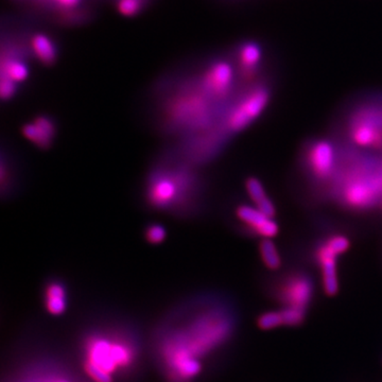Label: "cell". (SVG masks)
Here are the masks:
<instances>
[{"mask_svg":"<svg viewBox=\"0 0 382 382\" xmlns=\"http://www.w3.org/2000/svg\"><path fill=\"white\" fill-rule=\"evenodd\" d=\"M16 83L8 78L1 77L0 81V95L4 100H10L16 94Z\"/></svg>","mask_w":382,"mask_h":382,"instance_id":"25","label":"cell"},{"mask_svg":"<svg viewBox=\"0 0 382 382\" xmlns=\"http://www.w3.org/2000/svg\"><path fill=\"white\" fill-rule=\"evenodd\" d=\"M340 154L331 140L318 138L306 145L303 155L304 168L310 180L320 186L331 190Z\"/></svg>","mask_w":382,"mask_h":382,"instance_id":"7","label":"cell"},{"mask_svg":"<svg viewBox=\"0 0 382 382\" xmlns=\"http://www.w3.org/2000/svg\"><path fill=\"white\" fill-rule=\"evenodd\" d=\"M270 99L271 91L268 86L264 84L253 86L227 110L218 121L219 125L229 136L244 131L262 116Z\"/></svg>","mask_w":382,"mask_h":382,"instance_id":"5","label":"cell"},{"mask_svg":"<svg viewBox=\"0 0 382 382\" xmlns=\"http://www.w3.org/2000/svg\"><path fill=\"white\" fill-rule=\"evenodd\" d=\"M262 58V49L257 43L249 42L243 44L239 50V62L244 77L255 75L258 65Z\"/></svg>","mask_w":382,"mask_h":382,"instance_id":"16","label":"cell"},{"mask_svg":"<svg viewBox=\"0 0 382 382\" xmlns=\"http://www.w3.org/2000/svg\"><path fill=\"white\" fill-rule=\"evenodd\" d=\"M351 247L349 236L334 233L318 242L314 247V258L321 273L323 289L329 296L339 291L338 259Z\"/></svg>","mask_w":382,"mask_h":382,"instance_id":"6","label":"cell"},{"mask_svg":"<svg viewBox=\"0 0 382 382\" xmlns=\"http://www.w3.org/2000/svg\"><path fill=\"white\" fill-rule=\"evenodd\" d=\"M170 366L182 378L195 376L201 370V364L192 357L187 349H177L171 353Z\"/></svg>","mask_w":382,"mask_h":382,"instance_id":"14","label":"cell"},{"mask_svg":"<svg viewBox=\"0 0 382 382\" xmlns=\"http://www.w3.org/2000/svg\"><path fill=\"white\" fill-rule=\"evenodd\" d=\"M52 1H53V0H52Z\"/></svg>","mask_w":382,"mask_h":382,"instance_id":"28","label":"cell"},{"mask_svg":"<svg viewBox=\"0 0 382 382\" xmlns=\"http://www.w3.org/2000/svg\"><path fill=\"white\" fill-rule=\"evenodd\" d=\"M86 372L88 373L93 379H95L97 382H112V377L110 374L106 373L105 371L102 368H98L95 364L91 363V362H86Z\"/></svg>","mask_w":382,"mask_h":382,"instance_id":"24","label":"cell"},{"mask_svg":"<svg viewBox=\"0 0 382 382\" xmlns=\"http://www.w3.org/2000/svg\"><path fill=\"white\" fill-rule=\"evenodd\" d=\"M88 362L95 364L108 374H112L118 368L113 357L112 343L102 339H96L91 343Z\"/></svg>","mask_w":382,"mask_h":382,"instance_id":"12","label":"cell"},{"mask_svg":"<svg viewBox=\"0 0 382 382\" xmlns=\"http://www.w3.org/2000/svg\"><path fill=\"white\" fill-rule=\"evenodd\" d=\"M273 292L283 307L306 310L314 297V281L307 273L295 271L282 277Z\"/></svg>","mask_w":382,"mask_h":382,"instance_id":"8","label":"cell"},{"mask_svg":"<svg viewBox=\"0 0 382 382\" xmlns=\"http://www.w3.org/2000/svg\"><path fill=\"white\" fill-rule=\"evenodd\" d=\"M142 9V0H119L118 10L123 16L131 17Z\"/></svg>","mask_w":382,"mask_h":382,"instance_id":"23","label":"cell"},{"mask_svg":"<svg viewBox=\"0 0 382 382\" xmlns=\"http://www.w3.org/2000/svg\"><path fill=\"white\" fill-rule=\"evenodd\" d=\"M216 104L202 88L177 93L165 105L164 127L171 133L182 134L183 138L204 131L217 123Z\"/></svg>","mask_w":382,"mask_h":382,"instance_id":"3","label":"cell"},{"mask_svg":"<svg viewBox=\"0 0 382 382\" xmlns=\"http://www.w3.org/2000/svg\"><path fill=\"white\" fill-rule=\"evenodd\" d=\"M201 191V179L195 166L177 156L164 160L150 172L145 201L155 210L187 214L195 210Z\"/></svg>","mask_w":382,"mask_h":382,"instance_id":"1","label":"cell"},{"mask_svg":"<svg viewBox=\"0 0 382 382\" xmlns=\"http://www.w3.org/2000/svg\"><path fill=\"white\" fill-rule=\"evenodd\" d=\"M235 215L249 235L262 239H272L279 235V227L274 218L260 212L255 206L239 205Z\"/></svg>","mask_w":382,"mask_h":382,"instance_id":"10","label":"cell"},{"mask_svg":"<svg viewBox=\"0 0 382 382\" xmlns=\"http://www.w3.org/2000/svg\"><path fill=\"white\" fill-rule=\"evenodd\" d=\"M283 324L286 326H299L305 321L306 310L299 308L283 307L281 310Z\"/></svg>","mask_w":382,"mask_h":382,"instance_id":"21","label":"cell"},{"mask_svg":"<svg viewBox=\"0 0 382 382\" xmlns=\"http://www.w3.org/2000/svg\"><path fill=\"white\" fill-rule=\"evenodd\" d=\"M257 325L262 331H270V329L282 326L284 324L281 310L264 312V314H260L259 318L257 319Z\"/></svg>","mask_w":382,"mask_h":382,"instance_id":"20","label":"cell"},{"mask_svg":"<svg viewBox=\"0 0 382 382\" xmlns=\"http://www.w3.org/2000/svg\"><path fill=\"white\" fill-rule=\"evenodd\" d=\"M259 254L267 269L277 271L282 267V257L272 239H262L259 244Z\"/></svg>","mask_w":382,"mask_h":382,"instance_id":"19","label":"cell"},{"mask_svg":"<svg viewBox=\"0 0 382 382\" xmlns=\"http://www.w3.org/2000/svg\"><path fill=\"white\" fill-rule=\"evenodd\" d=\"M342 207L364 212L381 206L382 175L379 160L363 154H345L339 160L338 170L331 190Z\"/></svg>","mask_w":382,"mask_h":382,"instance_id":"2","label":"cell"},{"mask_svg":"<svg viewBox=\"0 0 382 382\" xmlns=\"http://www.w3.org/2000/svg\"><path fill=\"white\" fill-rule=\"evenodd\" d=\"M21 133L26 140L40 149H48L56 138V123L50 117L42 115L26 123L21 129Z\"/></svg>","mask_w":382,"mask_h":382,"instance_id":"11","label":"cell"},{"mask_svg":"<svg viewBox=\"0 0 382 382\" xmlns=\"http://www.w3.org/2000/svg\"><path fill=\"white\" fill-rule=\"evenodd\" d=\"M245 190H247V195L256 208H258L264 214L268 215L269 217L274 218L275 215H277V207L264 190L262 182L257 177L247 179Z\"/></svg>","mask_w":382,"mask_h":382,"instance_id":"13","label":"cell"},{"mask_svg":"<svg viewBox=\"0 0 382 382\" xmlns=\"http://www.w3.org/2000/svg\"><path fill=\"white\" fill-rule=\"evenodd\" d=\"M53 1L58 4V8L71 10L79 6L81 0H53Z\"/></svg>","mask_w":382,"mask_h":382,"instance_id":"26","label":"cell"},{"mask_svg":"<svg viewBox=\"0 0 382 382\" xmlns=\"http://www.w3.org/2000/svg\"><path fill=\"white\" fill-rule=\"evenodd\" d=\"M29 75L27 65L19 58H2L1 77L8 78L15 83L25 81Z\"/></svg>","mask_w":382,"mask_h":382,"instance_id":"18","label":"cell"},{"mask_svg":"<svg viewBox=\"0 0 382 382\" xmlns=\"http://www.w3.org/2000/svg\"><path fill=\"white\" fill-rule=\"evenodd\" d=\"M345 127L351 145L368 151H382V100L358 104L349 113Z\"/></svg>","mask_w":382,"mask_h":382,"instance_id":"4","label":"cell"},{"mask_svg":"<svg viewBox=\"0 0 382 382\" xmlns=\"http://www.w3.org/2000/svg\"><path fill=\"white\" fill-rule=\"evenodd\" d=\"M234 71L227 61H218L206 71L201 88L215 102L220 103L231 94Z\"/></svg>","mask_w":382,"mask_h":382,"instance_id":"9","label":"cell"},{"mask_svg":"<svg viewBox=\"0 0 382 382\" xmlns=\"http://www.w3.org/2000/svg\"><path fill=\"white\" fill-rule=\"evenodd\" d=\"M66 289L61 282L52 281L45 288V305L54 316L62 314L66 309Z\"/></svg>","mask_w":382,"mask_h":382,"instance_id":"15","label":"cell"},{"mask_svg":"<svg viewBox=\"0 0 382 382\" xmlns=\"http://www.w3.org/2000/svg\"><path fill=\"white\" fill-rule=\"evenodd\" d=\"M32 50L36 58L46 65H51L56 58V49L46 34L38 33L32 38Z\"/></svg>","mask_w":382,"mask_h":382,"instance_id":"17","label":"cell"},{"mask_svg":"<svg viewBox=\"0 0 382 382\" xmlns=\"http://www.w3.org/2000/svg\"><path fill=\"white\" fill-rule=\"evenodd\" d=\"M145 240L151 244H160L167 237V231L164 225L153 223L147 227L145 231Z\"/></svg>","mask_w":382,"mask_h":382,"instance_id":"22","label":"cell"},{"mask_svg":"<svg viewBox=\"0 0 382 382\" xmlns=\"http://www.w3.org/2000/svg\"><path fill=\"white\" fill-rule=\"evenodd\" d=\"M61 382H66V381H61Z\"/></svg>","mask_w":382,"mask_h":382,"instance_id":"27","label":"cell"}]
</instances>
